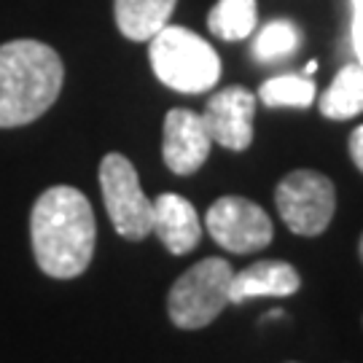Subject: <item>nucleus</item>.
Here are the masks:
<instances>
[{"label": "nucleus", "instance_id": "1", "mask_svg": "<svg viewBox=\"0 0 363 363\" xmlns=\"http://www.w3.org/2000/svg\"><path fill=\"white\" fill-rule=\"evenodd\" d=\"M30 240L40 272L57 280L84 274L97 240L89 199L73 186L46 189L30 213Z\"/></svg>", "mask_w": 363, "mask_h": 363}, {"label": "nucleus", "instance_id": "2", "mask_svg": "<svg viewBox=\"0 0 363 363\" xmlns=\"http://www.w3.org/2000/svg\"><path fill=\"white\" fill-rule=\"evenodd\" d=\"M65 84L62 57L49 43L19 38L0 43V130L40 118Z\"/></svg>", "mask_w": 363, "mask_h": 363}, {"label": "nucleus", "instance_id": "3", "mask_svg": "<svg viewBox=\"0 0 363 363\" xmlns=\"http://www.w3.org/2000/svg\"><path fill=\"white\" fill-rule=\"evenodd\" d=\"M154 76L181 94H202L220 78V57L205 38L178 25H164L148 46Z\"/></svg>", "mask_w": 363, "mask_h": 363}, {"label": "nucleus", "instance_id": "4", "mask_svg": "<svg viewBox=\"0 0 363 363\" xmlns=\"http://www.w3.org/2000/svg\"><path fill=\"white\" fill-rule=\"evenodd\" d=\"M234 269L223 259H202L172 283L167 296L169 320L183 331L210 325L229 307Z\"/></svg>", "mask_w": 363, "mask_h": 363}, {"label": "nucleus", "instance_id": "5", "mask_svg": "<svg viewBox=\"0 0 363 363\" xmlns=\"http://www.w3.org/2000/svg\"><path fill=\"white\" fill-rule=\"evenodd\" d=\"M100 189L111 223L124 240L140 242L154 226V202L143 194L138 169L124 154H108L100 162Z\"/></svg>", "mask_w": 363, "mask_h": 363}, {"label": "nucleus", "instance_id": "6", "mask_svg": "<svg viewBox=\"0 0 363 363\" xmlns=\"http://www.w3.org/2000/svg\"><path fill=\"white\" fill-rule=\"evenodd\" d=\"M274 205L280 218L294 234L318 237L328 229L337 210L334 183L323 172L315 169H296L277 183Z\"/></svg>", "mask_w": 363, "mask_h": 363}, {"label": "nucleus", "instance_id": "7", "mask_svg": "<svg viewBox=\"0 0 363 363\" xmlns=\"http://www.w3.org/2000/svg\"><path fill=\"white\" fill-rule=\"evenodd\" d=\"M210 237L229 253H256L272 242V220L245 196H220L205 216Z\"/></svg>", "mask_w": 363, "mask_h": 363}, {"label": "nucleus", "instance_id": "8", "mask_svg": "<svg viewBox=\"0 0 363 363\" xmlns=\"http://www.w3.org/2000/svg\"><path fill=\"white\" fill-rule=\"evenodd\" d=\"M253 116H256V94L245 86H226L208 100L202 121L213 143L229 151H245L253 143Z\"/></svg>", "mask_w": 363, "mask_h": 363}, {"label": "nucleus", "instance_id": "9", "mask_svg": "<svg viewBox=\"0 0 363 363\" xmlns=\"http://www.w3.org/2000/svg\"><path fill=\"white\" fill-rule=\"evenodd\" d=\"M208 127L202 121V113L172 108L164 116V138H162V156L175 175H191L208 162L210 156Z\"/></svg>", "mask_w": 363, "mask_h": 363}, {"label": "nucleus", "instance_id": "10", "mask_svg": "<svg viewBox=\"0 0 363 363\" xmlns=\"http://www.w3.org/2000/svg\"><path fill=\"white\" fill-rule=\"evenodd\" d=\"M151 232L162 240L172 256L191 253L202 240V223L196 208L181 194H159L154 199V226Z\"/></svg>", "mask_w": 363, "mask_h": 363}, {"label": "nucleus", "instance_id": "11", "mask_svg": "<svg viewBox=\"0 0 363 363\" xmlns=\"http://www.w3.org/2000/svg\"><path fill=\"white\" fill-rule=\"evenodd\" d=\"M301 286L298 272L286 261H256L242 272H234L229 304H245L259 296H291Z\"/></svg>", "mask_w": 363, "mask_h": 363}, {"label": "nucleus", "instance_id": "12", "mask_svg": "<svg viewBox=\"0 0 363 363\" xmlns=\"http://www.w3.org/2000/svg\"><path fill=\"white\" fill-rule=\"evenodd\" d=\"M178 0H113V16L121 35L130 40H151L169 22Z\"/></svg>", "mask_w": 363, "mask_h": 363}, {"label": "nucleus", "instance_id": "13", "mask_svg": "<svg viewBox=\"0 0 363 363\" xmlns=\"http://www.w3.org/2000/svg\"><path fill=\"white\" fill-rule=\"evenodd\" d=\"M320 113L334 121L363 113V67L345 65L320 97Z\"/></svg>", "mask_w": 363, "mask_h": 363}, {"label": "nucleus", "instance_id": "14", "mask_svg": "<svg viewBox=\"0 0 363 363\" xmlns=\"http://www.w3.org/2000/svg\"><path fill=\"white\" fill-rule=\"evenodd\" d=\"M259 22L256 0H218L208 16L210 33L220 40L247 38Z\"/></svg>", "mask_w": 363, "mask_h": 363}, {"label": "nucleus", "instance_id": "15", "mask_svg": "<svg viewBox=\"0 0 363 363\" xmlns=\"http://www.w3.org/2000/svg\"><path fill=\"white\" fill-rule=\"evenodd\" d=\"M259 100L267 108H310L315 81L310 76H274L261 84Z\"/></svg>", "mask_w": 363, "mask_h": 363}, {"label": "nucleus", "instance_id": "16", "mask_svg": "<svg viewBox=\"0 0 363 363\" xmlns=\"http://www.w3.org/2000/svg\"><path fill=\"white\" fill-rule=\"evenodd\" d=\"M301 43V33L294 22L288 19H274L259 33V38L253 43V57L261 62H274V60H283L298 49Z\"/></svg>", "mask_w": 363, "mask_h": 363}, {"label": "nucleus", "instance_id": "17", "mask_svg": "<svg viewBox=\"0 0 363 363\" xmlns=\"http://www.w3.org/2000/svg\"><path fill=\"white\" fill-rule=\"evenodd\" d=\"M352 49L358 57V65L363 67V0H352V27H350Z\"/></svg>", "mask_w": 363, "mask_h": 363}, {"label": "nucleus", "instance_id": "18", "mask_svg": "<svg viewBox=\"0 0 363 363\" xmlns=\"http://www.w3.org/2000/svg\"><path fill=\"white\" fill-rule=\"evenodd\" d=\"M350 156H352V162H355V167L363 172V124L355 127L350 135Z\"/></svg>", "mask_w": 363, "mask_h": 363}, {"label": "nucleus", "instance_id": "19", "mask_svg": "<svg viewBox=\"0 0 363 363\" xmlns=\"http://www.w3.org/2000/svg\"><path fill=\"white\" fill-rule=\"evenodd\" d=\"M315 70H318V60H312V62H307V65H304V73H301V76H312Z\"/></svg>", "mask_w": 363, "mask_h": 363}, {"label": "nucleus", "instance_id": "20", "mask_svg": "<svg viewBox=\"0 0 363 363\" xmlns=\"http://www.w3.org/2000/svg\"><path fill=\"white\" fill-rule=\"evenodd\" d=\"M358 253H361V261H363V237H361V245H358Z\"/></svg>", "mask_w": 363, "mask_h": 363}]
</instances>
